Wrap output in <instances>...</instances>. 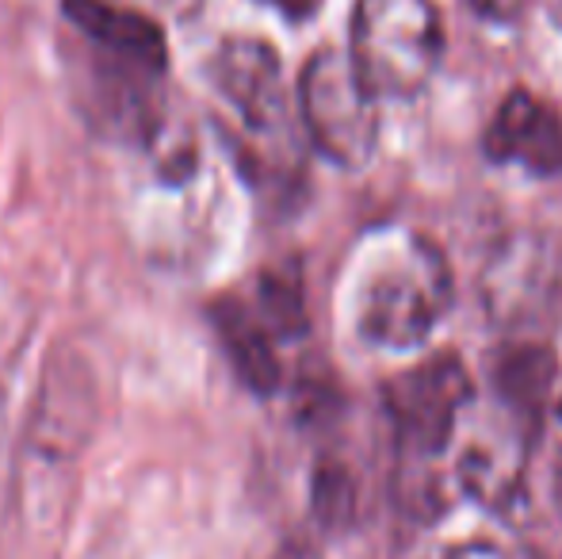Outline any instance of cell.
Listing matches in <instances>:
<instances>
[{"instance_id": "cell-12", "label": "cell", "mask_w": 562, "mask_h": 559, "mask_svg": "<svg viewBox=\"0 0 562 559\" xmlns=\"http://www.w3.org/2000/svg\"><path fill=\"white\" fill-rule=\"evenodd\" d=\"M432 559H513L502 545H490V540H467V545L440 548Z\"/></svg>"}, {"instance_id": "cell-13", "label": "cell", "mask_w": 562, "mask_h": 559, "mask_svg": "<svg viewBox=\"0 0 562 559\" xmlns=\"http://www.w3.org/2000/svg\"><path fill=\"white\" fill-rule=\"evenodd\" d=\"M482 20H494V23H513L520 20V12L528 8V0H467Z\"/></svg>"}, {"instance_id": "cell-9", "label": "cell", "mask_w": 562, "mask_h": 559, "mask_svg": "<svg viewBox=\"0 0 562 559\" xmlns=\"http://www.w3.org/2000/svg\"><path fill=\"white\" fill-rule=\"evenodd\" d=\"M66 20L89 43V51L165 74V35L142 8L115 0H66Z\"/></svg>"}, {"instance_id": "cell-1", "label": "cell", "mask_w": 562, "mask_h": 559, "mask_svg": "<svg viewBox=\"0 0 562 559\" xmlns=\"http://www.w3.org/2000/svg\"><path fill=\"white\" fill-rule=\"evenodd\" d=\"M356 329L379 349H414L451 306V269L422 234H391L356 283Z\"/></svg>"}, {"instance_id": "cell-11", "label": "cell", "mask_w": 562, "mask_h": 559, "mask_svg": "<svg viewBox=\"0 0 562 559\" xmlns=\"http://www.w3.org/2000/svg\"><path fill=\"white\" fill-rule=\"evenodd\" d=\"M318 499H314V506H318V514L326 517V522H345L348 517V506H352V491H348V479L337 476V471H322L318 476Z\"/></svg>"}, {"instance_id": "cell-16", "label": "cell", "mask_w": 562, "mask_h": 559, "mask_svg": "<svg viewBox=\"0 0 562 559\" xmlns=\"http://www.w3.org/2000/svg\"><path fill=\"white\" fill-rule=\"evenodd\" d=\"M551 12H555V20L562 23V0H551Z\"/></svg>"}, {"instance_id": "cell-6", "label": "cell", "mask_w": 562, "mask_h": 559, "mask_svg": "<svg viewBox=\"0 0 562 559\" xmlns=\"http://www.w3.org/2000/svg\"><path fill=\"white\" fill-rule=\"evenodd\" d=\"M532 433L536 414L502 395L497 414L474 425V437L459 452V483L467 487V494L479 499L482 506H505L525 476Z\"/></svg>"}, {"instance_id": "cell-3", "label": "cell", "mask_w": 562, "mask_h": 559, "mask_svg": "<svg viewBox=\"0 0 562 559\" xmlns=\"http://www.w3.org/2000/svg\"><path fill=\"white\" fill-rule=\"evenodd\" d=\"M299 108L306 135L322 157L345 169H360L375 154L379 112L375 97L360 81L352 58L340 51H318L299 77Z\"/></svg>"}, {"instance_id": "cell-7", "label": "cell", "mask_w": 562, "mask_h": 559, "mask_svg": "<svg viewBox=\"0 0 562 559\" xmlns=\"http://www.w3.org/2000/svg\"><path fill=\"white\" fill-rule=\"evenodd\" d=\"M92 411H97V399L81 368L74 372L58 368V376H46V391L27 433V463L43 471L46 491H50V471L74 468L77 452L89 440Z\"/></svg>"}, {"instance_id": "cell-15", "label": "cell", "mask_w": 562, "mask_h": 559, "mask_svg": "<svg viewBox=\"0 0 562 559\" xmlns=\"http://www.w3.org/2000/svg\"><path fill=\"white\" fill-rule=\"evenodd\" d=\"M555 510H559V517H562V463H559V471H555Z\"/></svg>"}, {"instance_id": "cell-17", "label": "cell", "mask_w": 562, "mask_h": 559, "mask_svg": "<svg viewBox=\"0 0 562 559\" xmlns=\"http://www.w3.org/2000/svg\"><path fill=\"white\" fill-rule=\"evenodd\" d=\"M559 422H562V399H559Z\"/></svg>"}, {"instance_id": "cell-14", "label": "cell", "mask_w": 562, "mask_h": 559, "mask_svg": "<svg viewBox=\"0 0 562 559\" xmlns=\"http://www.w3.org/2000/svg\"><path fill=\"white\" fill-rule=\"evenodd\" d=\"M265 4H272L276 12H283L288 20H306V15L318 12V0H265Z\"/></svg>"}, {"instance_id": "cell-5", "label": "cell", "mask_w": 562, "mask_h": 559, "mask_svg": "<svg viewBox=\"0 0 562 559\" xmlns=\"http://www.w3.org/2000/svg\"><path fill=\"white\" fill-rule=\"evenodd\" d=\"M211 81L218 97L234 108L241 127L257 138L288 135L291 108L283 92L280 54L260 38H226L211 62Z\"/></svg>"}, {"instance_id": "cell-10", "label": "cell", "mask_w": 562, "mask_h": 559, "mask_svg": "<svg viewBox=\"0 0 562 559\" xmlns=\"http://www.w3.org/2000/svg\"><path fill=\"white\" fill-rule=\"evenodd\" d=\"M215 322H218V337H223L237 376H241L252 391H272L276 383H280V360H276L265 326H260L245 306H234V303L218 306Z\"/></svg>"}, {"instance_id": "cell-2", "label": "cell", "mask_w": 562, "mask_h": 559, "mask_svg": "<svg viewBox=\"0 0 562 559\" xmlns=\"http://www.w3.org/2000/svg\"><path fill=\"white\" fill-rule=\"evenodd\" d=\"M348 58L375 100H414L445 58L432 0H356Z\"/></svg>"}, {"instance_id": "cell-8", "label": "cell", "mask_w": 562, "mask_h": 559, "mask_svg": "<svg viewBox=\"0 0 562 559\" xmlns=\"http://www.w3.org/2000/svg\"><path fill=\"white\" fill-rule=\"evenodd\" d=\"M486 157L497 165H520L536 177L562 172V120L536 92H509L486 131Z\"/></svg>"}, {"instance_id": "cell-4", "label": "cell", "mask_w": 562, "mask_h": 559, "mask_svg": "<svg viewBox=\"0 0 562 559\" xmlns=\"http://www.w3.org/2000/svg\"><path fill=\"white\" fill-rule=\"evenodd\" d=\"M471 376L451 353L429 357L386 383V414L409 456H440L471 406Z\"/></svg>"}]
</instances>
